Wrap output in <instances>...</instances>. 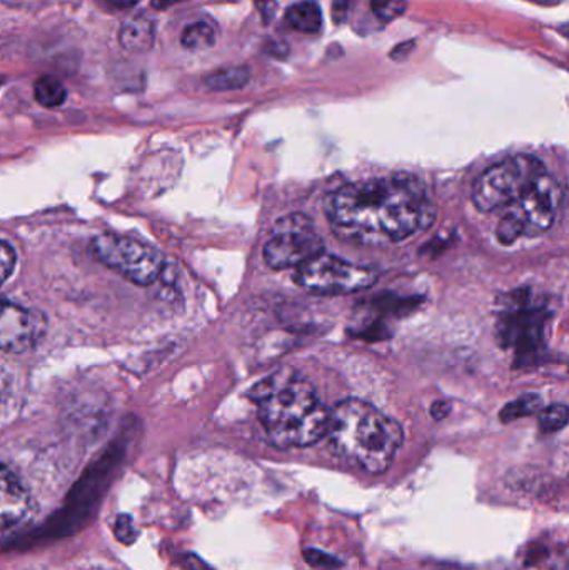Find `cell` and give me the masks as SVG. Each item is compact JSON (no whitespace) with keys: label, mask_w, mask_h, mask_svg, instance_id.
Listing matches in <instances>:
<instances>
[{"label":"cell","mask_w":569,"mask_h":570,"mask_svg":"<svg viewBox=\"0 0 569 570\" xmlns=\"http://www.w3.org/2000/svg\"><path fill=\"white\" fill-rule=\"evenodd\" d=\"M326 214L340 239L363 246L401 243L436 219L426 187L411 174L346 184L327 197Z\"/></svg>","instance_id":"obj_1"},{"label":"cell","mask_w":569,"mask_h":570,"mask_svg":"<svg viewBox=\"0 0 569 570\" xmlns=\"http://www.w3.org/2000/svg\"><path fill=\"white\" fill-rule=\"evenodd\" d=\"M271 444L307 448L326 438L331 409L310 381L290 368L274 372L249 391Z\"/></svg>","instance_id":"obj_2"},{"label":"cell","mask_w":569,"mask_h":570,"mask_svg":"<svg viewBox=\"0 0 569 570\" xmlns=\"http://www.w3.org/2000/svg\"><path fill=\"white\" fill-rule=\"evenodd\" d=\"M326 438L347 464L367 474H383L403 444V429L374 405L346 399L331 409Z\"/></svg>","instance_id":"obj_3"},{"label":"cell","mask_w":569,"mask_h":570,"mask_svg":"<svg viewBox=\"0 0 569 570\" xmlns=\"http://www.w3.org/2000/svg\"><path fill=\"white\" fill-rule=\"evenodd\" d=\"M563 203L560 183L541 174L511 206L503 209L497 237L503 246H513L521 237H538L551 229Z\"/></svg>","instance_id":"obj_4"},{"label":"cell","mask_w":569,"mask_h":570,"mask_svg":"<svg viewBox=\"0 0 569 570\" xmlns=\"http://www.w3.org/2000/svg\"><path fill=\"white\" fill-rule=\"evenodd\" d=\"M550 318L547 308L531 304L530 297H521V291L514 292L504 305L498 321V338L503 347L513 348L517 367H530L540 361Z\"/></svg>","instance_id":"obj_5"},{"label":"cell","mask_w":569,"mask_h":570,"mask_svg":"<svg viewBox=\"0 0 569 570\" xmlns=\"http://www.w3.org/2000/svg\"><path fill=\"white\" fill-rule=\"evenodd\" d=\"M545 164L537 157L520 154L481 174L474 184L473 203L481 213H497L514 203L541 174Z\"/></svg>","instance_id":"obj_6"},{"label":"cell","mask_w":569,"mask_h":570,"mask_svg":"<svg viewBox=\"0 0 569 570\" xmlns=\"http://www.w3.org/2000/svg\"><path fill=\"white\" fill-rule=\"evenodd\" d=\"M90 249L99 263L133 284L156 283L164 269L163 256L133 237L102 234L92 240Z\"/></svg>","instance_id":"obj_7"},{"label":"cell","mask_w":569,"mask_h":570,"mask_svg":"<svg viewBox=\"0 0 569 570\" xmlns=\"http://www.w3.org/2000/svg\"><path fill=\"white\" fill-rule=\"evenodd\" d=\"M376 279L377 274L370 267L357 266L326 253L297 267L294 274V281L300 287L320 295L354 294L370 288Z\"/></svg>","instance_id":"obj_8"},{"label":"cell","mask_w":569,"mask_h":570,"mask_svg":"<svg viewBox=\"0 0 569 570\" xmlns=\"http://www.w3.org/2000/svg\"><path fill=\"white\" fill-rule=\"evenodd\" d=\"M324 253V243L310 217L303 214L283 217L274 226L264 247V259L274 271L297 269Z\"/></svg>","instance_id":"obj_9"},{"label":"cell","mask_w":569,"mask_h":570,"mask_svg":"<svg viewBox=\"0 0 569 570\" xmlns=\"http://www.w3.org/2000/svg\"><path fill=\"white\" fill-rule=\"evenodd\" d=\"M40 335L42 321L33 312L0 298V351H29Z\"/></svg>","instance_id":"obj_10"},{"label":"cell","mask_w":569,"mask_h":570,"mask_svg":"<svg viewBox=\"0 0 569 570\" xmlns=\"http://www.w3.org/2000/svg\"><path fill=\"white\" fill-rule=\"evenodd\" d=\"M29 509L26 489L6 465L0 464V528L22 521Z\"/></svg>","instance_id":"obj_11"},{"label":"cell","mask_w":569,"mask_h":570,"mask_svg":"<svg viewBox=\"0 0 569 570\" xmlns=\"http://www.w3.org/2000/svg\"><path fill=\"white\" fill-rule=\"evenodd\" d=\"M156 40V23L146 13L129 17L120 26L119 43L129 52H147Z\"/></svg>","instance_id":"obj_12"},{"label":"cell","mask_w":569,"mask_h":570,"mask_svg":"<svg viewBox=\"0 0 569 570\" xmlns=\"http://www.w3.org/2000/svg\"><path fill=\"white\" fill-rule=\"evenodd\" d=\"M286 20L297 32L316 33L323 26V12L316 2L306 0L291 6L286 12Z\"/></svg>","instance_id":"obj_13"},{"label":"cell","mask_w":569,"mask_h":570,"mask_svg":"<svg viewBox=\"0 0 569 570\" xmlns=\"http://www.w3.org/2000/svg\"><path fill=\"white\" fill-rule=\"evenodd\" d=\"M249 80L251 72L247 67H229L204 77V86L213 92H229V90L244 89Z\"/></svg>","instance_id":"obj_14"},{"label":"cell","mask_w":569,"mask_h":570,"mask_svg":"<svg viewBox=\"0 0 569 570\" xmlns=\"http://www.w3.org/2000/svg\"><path fill=\"white\" fill-rule=\"evenodd\" d=\"M216 40V27L209 20H197V22L189 23L180 36L184 49L193 50V52L210 49Z\"/></svg>","instance_id":"obj_15"},{"label":"cell","mask_w":569,"mask_h":570,"mask_svg":"<svg viewBox=\"0 0 569 570\" xmlns=\"http://www.w3.org/2000/svg\"><path fill=\"white\" fill-rule=\"evenodd\" d=\"M33 97L40 106L56 109L66 102L67 89L56 77L43 76L33 83Z\"/></svg>","instance_id":"obj_16"},{"label":"cell","mask_w":569,"mask_h":570,"mask_svg":"<svg viewBox=\"0 0 569 570\" xmlns=\"http://www.w3.org/2000/svg\"><path fill=\"white\" fill-rule=\"evenodd\" d=\"M543 409V399L538 394H524L517 401L510 402L501 411L500 417L503 422H511L514 419L527 417V415L537 414Z\"/></svg>","instance_id":"obj_17"},{"label":"cell","mask_w":569,"mask_h":570,"mask_svg":"<svg viewBox=\"0 0 569 570\" xmlns=\"http://www.w3.org/2000/svg\"><path fill=\"white\" fill-rule=\"evenodd\" d=\"M540 429L547 434L561 431L568 424V407L565 404H553L550 407L541 409L540 419H538Z\"/></svg>","instance_id":"obj_18"},{"label":"cell","mask_w":569,"mask_h":570,"mask_svg":"<svg viewBox=\"0 0 569 570\" xmlns=\"http://www.w3.org/2000/svg\"><path fill=\"white\" fill-rule=\"evenodd\" d=\"M406 9V0H371V10L383 23L400 19Z\"/></svg>","instance_id":"obj_19"},{"label":"cell","mask_w":569,"mask_h":570,"mask_svg":"<svg viewBox=\"0 0 569 570\" xmlns=\"http://www.w3.org/2000/svg\"><path fill=\"white\" fill-rule=\"evenodd\" d=\"M16 263V253H13L12 247L0 240V284L9 279L10 274L13 273Z\"/></svg>","instance_id":"obj_20"},{"label":"cell","mask_w":569,"mask_h":570,"mask_svg":"<svg viewBox=\"0 0 569 570\" xmlns=\"http://www.w3.org/2000/svg\"><path fill=\"white\" fill-rule=\"evenodd\" d=\"M254 3H256L257 10H259L263 22L266 23V26L273 22L277 10L276 0H254Z\"/></svg>","instance_id":"obj_21"},{"label":"cell","mask_w":569,"mask_h":570,"mask_svg":"<svg viewBox=\"0 0 569 570\" xmlns=\"http://www.w3.org/2000/svg\"><path fill=\"white\" fill-rule=\"evenodd\" d=\"M350 0H334L333 6V19L336 23L346 22L347 16H350Z\"/></svg>","instance_id":"obj_22"},{"label":"cell","mask_w":569,"mask_h":570,"mask_svg":"<svg viewBox=\"0 0 569 570\" xmlns=\"http://www.w3.org/2000/svg\"><path fill=\"white\" fill-rule=\"evenodd\" d=\"M414 42H404L401 46H398L396 49L391 53V59L403 60L410 56L411 50H413Z\"/></svg>","instance_id":"obj_23"},{"label":"cell","mask_w":569,"mask_h":570,"mask_svg":"<svg viewBox=\"0 0 569 570\" xmlns=\"http://www.w3.org/2000/svg\"><path fill=\"white\" fill-rule=\"evenodd\" d=\"M180 2H186V0H153L150 6L156 10H167Z\"/></svg>","instance_id":"obj_24"},{"label":"cell","mask_w":569,"mask_h":570,"mask_svg":"<svg viewBox=\"0 0 569 570\" xmlns=\"http://www.w3.org/2000/svg\"><path fill=\"white\" fill-rule=\"evenodd\" d=\"M112 9H133L139 0H106Z\"/></svg>","instance_id":"obj_25"},{"label":"cell","mask_w":569,"mask_h":570,"mask_svg":"<svg viewBox=\"0 0 569 570\" xmlns=\"http://www.w3.org/2000/svg\"><path fill=\"white\" fill-rule=\"evenodd\" d=\"M563 570H567V569L563 568Z\"/></svg>","instance_id":"obj_26"}]
</instances>
